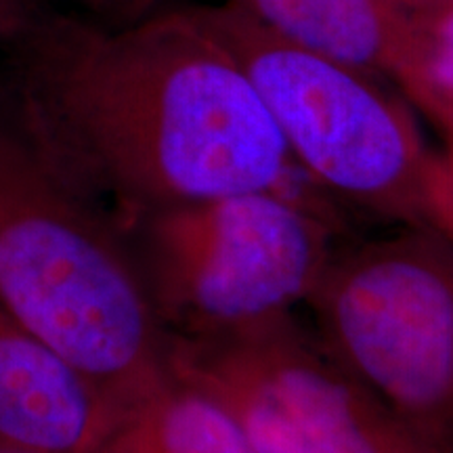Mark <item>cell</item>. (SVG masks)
I'll list each match as a JSON object with an SVG mask.
<instances>
[{"instance_id":"6da1fadb","label":"cell","mask_w":453,"mask_h":453,"mask_svg":"<svg viewBox=\"0 0 453 453\" xmlns=\"http://www.w3.org/2000/svg\"><path fill=\"white\" fill-rule=\"evenodd\" d=\"M11 47L4 111L116 220L277 189L296 166L200 4L122 26L44 11Z\"/></svg>"},{"instance_id":"7a4b0ae2","label":"cell","mask_w":453,"mask_h":453,"mask_svg":"<svg viewBox=\"0 0 453 453\" xmlns=\"http://www.w3.org/2000/svg\"><path fill=\"white\" fill-rule=\"evenodd\" d=\"M0 307L133 410L170 378L157 319L120 223L0 110Z\"/></svg>"},{"instance_id":"3957f363","label":"cell","mask_w":453,"mask_h":453,"mask_svg":"<svg viewBox=\"0 0 453 453\" xmlns=\"http://www.w3.org/2000/svg\"><path fill=\"white\" fill-rule=\"evenodd\" d=\"M200 7L250 78L296 168L373 217L439 229L443 156L384 81L294 47L226 3Z\"/></svg>"},{"instance_id":"277c9868","label":"cell","mask_w":453,"mask_h":453,"mask_svg":"<svg viewBox=\"0 0 453 453\" xmlns=\"http://www.w3.org/2000/svg\"><path fill=\"white\" fill-rule=\"evenodd\" d=\"M168 338H211L292 313L334 254L326 219L277 189L118 220Z\"/></svg>"},{"instance_id":"5b68a950","label":"cell","mask_w":453,"mask_h":453,"mask_svg":"<svg viewBox=\"0 0 453 453\" xmlns=\"http://www.w3.org/2000/svg\"><path fill=\"white\" fill-rule=\"evenodd\" d=\"M324 347L439 447L453 433V237L403 226L334 250L309 294Z\"/></svg>"},{"instance_id":"8992f818","label":"cell","mask_w":453,"mask_h":453,"mask_svg":"<svg viewBox=\"0 0 453 453\" xmlns=\"http://www.w3.org/2000/svg\"><path fill=\"white\" fill-rule=\"evenodd\" d=\"M170 373L206 393L258 453H437L292 313L170 338Z\"/></svg>"},{"instance_id":"52a82bcc","label":"cell","mask_w":453,"mask_h":453,"mask_svg":"<svg viewBox=\"0 0 453 453\" xmlns=\"http://www.w3.org/2000/svg\"><path fill=\"white\" fill-rule=\"evenodd\" d=\"M128 411L0 307V453H97Z\"/></svg>"},{"instance_id":"ba28073f","label":"cell","mask_w":453,"mask_h":453,"mask_svg":"<svg viewBox=\"0 0 453 453\" xmlns=\"http://www.w3.org/2000/svg\"><path fill=\"white\" fill-rule=\"evenodd\" d=\"M309 53L399 87L411 61L413 13L390 0H223Z\"/></svg>"},{"instance_id":"9c48e42d","label":"cell","mask_w":453,"mask_h":453,"mask_svg":"<svg viewBox=\"0 0 453 453\" xmlns=\"http://www.w3.org/2000/svg\"><path fill=\"white\" fill-rule=\"evenodd\" d=\"M97 453H258L206 393L170 378L127 413Z\"/></svg>"},{"instance_id":"30bf717a","label":"cell","mask_w":453,"mask_h":453,"mask_svg":"<svg viewBox=\"0 0 453 453\" xmlns=\"http://www.w3.org/2000/svg\"><path fill=\"white\" fill-rule=\"evenodd\" d=\"M416 38L399 90L411 107L453 134V0L413 13Z\"/></svg>"},{"instance_id":"8fae6325","label":"cell","mask_w":453,"mask_h":453,"mask_svg":"<svg viewBox=\"0 0 453 453\" xmlns=\"http://www.w3.org/2000/svg\"><path fill=\"white\" fill-rule=\"evenodd\" d=\"M81 4L93 19L110 26H122L160 9L162 0H72Z\"/></svg>"},{"instance_id":"7c38bea8","label":"cell","mask_w":453,"mask_h":453,"mask_svg":"<svg viewBox=\"0 0 453 453\" xmlns=\"http://www.w3.org/2000/svg\"><path fill=\"white\" fill-rule=\"evenodd\" d=\"M42 13L38 0H0V41H19Z\"/></svg>"},{"instance_id":"4fadbf2b","label":"cell","mask_w":453,"mask_h":453,"mask_svg":"<svg viewBox=\"0 0 453 453\" xmlns=\"http://www.w3.org/2000/svg\"><path fill=\"white\" fill-rule=\"evenodd\" d=\"M449 150L443 154V203H441L439 231L453 237V134L449 139Z\"/></svg>"},{"instance_id":"5bb4252c","label":"cell","mask_w":453,"mask_h":453,"mask_svg":"<svg viewBox=\"0 0 453 453\" xmlns=\"http://www.w3.org/2000/svg\"><path fill=\"white\" fill-rule=\"evenodd\" d=\"M390 3L407 11V13H422V11L439 7V4L447 3V0H390Z\"/></svg>"}]
</instances>
